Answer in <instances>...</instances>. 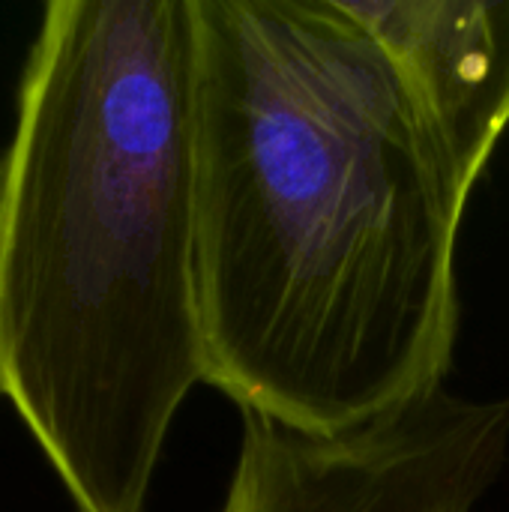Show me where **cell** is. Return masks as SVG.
<instances>
[{"instance_id": "cell-4", "label": "cell", "mask_w": 509, "mask_h": 512, "mask_svg": "<svg viewBox=\"0 0 509 512\" xmlns=\"http://www.w3.org/2000/svg\"><path fill=\"white\" fill-rule=\"evenodd\" d=\"M474 192L509 126V0H345Z\"/></svg>"}, {"instance_id": "cell-2", "label": "cell", "mask_w": 509, "mask_h": 512, "mask_svg": "<svg viewBox=\"0 0 509 512\" xmlns=\"http://www.w3.org/2000/svg\"><path fill=\"white\" fill-rule=\"evenodd\" d=\"M195 0H51L0 147V399L75 512H147L207 384Z\"/></svg>"}, {"instance_id": "cell-3", "label": "cell", "mask_w": 509, "mask_h": 512, "mask_svg": "<svg viewBox=\"0 0 509 512\" xmlns=\"http://www.w3.org/2000/svg\"><path fill=\"white\" fill-rule=\"evenodd\" d=\"M507 450L509 402L447 390L339 435L243 414L219 512H474Z\"/></svg>"}, {"instance_id": "cell-1", "label": "cell", "mask_w": 509, "mask_h": 512, "mask_svg": "<svg viewBox=\"0 0 509 512\" xmlns=\"http://www.w3.org/2000/svg\"><path fill=\"white\" fill-rule=\"evenodd\" d=\"M207 384L339 435L450 369L471 192L345 0H195Z\"/></svg>"}]
</instances>
